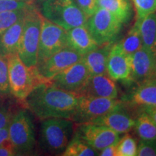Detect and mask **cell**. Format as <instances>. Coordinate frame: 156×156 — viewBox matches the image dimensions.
I'll return each mask as SVG.
<instances>
[{
  "instance_id": "obj_11",
  "label": "cell",
  "mask_w": 156,
  "mask_h": 156,
  "mask_svg": "<svg viewBox=\"0 0 156 156\" xmlns=\"http://www.w3.org/2000/svg\"><path fill=\"white\" fill-rule=\"evenodd\" d=\"M76 134L97 151L116 144L120 140V134L114 130L105 126L90 123L79 124Z\"/></svg>"
},
{
  "instance_id": "obj_15",
  "label": "cell",
  "mask_w": 156,
  "mask_h": 156,
  "mask_svg": "<svg viewBox=\"0 0 156 156\" xmlns=\"http://www.w3.org/2000/svg\"><path fill=\"white\" fill-rule=\"evenodd\" d=\"M78 95L116 99L118 88L114 80L106 74L90 75Z\"/></svg>"
},
{
  "instance_id": "obj_25",
  "label": "cell",
  "mask_w": 156,
  "mask_h": 156,
  "mask_svg": "<svg viewBox=\"0 0 156 156\" xmlns=\"http://www.w3.org/2000/svg\"><path fill=\"white\" fill-rule=\"evenodd\" d=\"M124 51L129 55H132L142 47L141 34L140 31V23L135 21L133 27L130 29L126 36L119 42Z\"/></svg>"
},
{
  "instance_id": "obj_1",
  "label": "cell",
  "mask_w": 156,
  "mask_h": 156,
  "mask_svg": "<svg viewBox=\"0 0 156 156\" xmlns=\"http://www.w3.org/2000/svg\"><path fill=\"white\" fill-rule=\"evenodd\" d=\"M79 97L77 93L59 88L50 81L36 86L23 101L26 108L40 119H71Z\"/></svg>"
},
{
  "instance_id": "obj_29",
  "label": "cell",
  "mask_w": 156,
  "mask_h": 156,
  "mask_svg": "<svg viewBox=\"0 0 156 156\" xmlns=\"http://www.w3.org/2000/svg\"><path fill=\"white\" fill-rule=\"evenodd\" d=\"M136 10V22L156 12V0H132Z\"/></svg>"
},
{
  "instance_id": "obj_8",
  "label": "cell",
  "mask_w": 156,
  "mask_h": 156,
  "mask_svg": "<svg viewBox=\"0 0 156 156\" xmlns=\"http://www.w3.org/2000/svg\"><path fill=\"white\" fill-rule=\"evenodd\" d=\"M86 25L99 46L113 44L122 28V23L114 15L101 7L88 17Z\"/></svg>"
},
{
  "instance_id": "obj_20",
  "label": "cell",
  "mask_w": 156,
  "mask_h": 156,
  "mask_svg": "<svg viewBox=\"0 0 156 156\" xmlns=\"http://www.w3.org/2000/svg\"><path fill=\"white\" fill-rule=\"evenodd\" d=\"M112 44L98 46L95 50L83 56V61L85 64L90 75L106 74L107 60Z\"/></svg>"
},
{
  "instance_id": "obj_23",
  "label": "cell",
  "mask_w": 156,
  "mask_h": 156,
  "mask_svg": "<svg viewBox=\"0 0 156 156\" xmlns=\"http://www.w3.org/2000/svg\"><path fill=\"white\" fill-rule=\"evenodd\" d=\"M134 127L142 140L156 139V124L144 111L140 110Z\"/></svg>"
},
{
  "instance_id": "obj_34",
  "label": "cell",
  "mask_w": 156,
  "mask_h": 156,
  "mask_svg": "<svg viewBox=\"0 0 156 156\" xmlns=\"http://www.w3.org/2000/svg\"><path fill=\"white\" fill-rule=\"evenodd\" d=\"M15 155L14 148L10 141L7 140L0 145V156H12Z\"/></svg>"
},
{
  "instance_id": "obj_32",
  "label": "cell",
  "mask_w": 156,
  "mask_h": 156,
  "mask_svg": "<svg viewBox=\"0 0 156 156\" xmlns=\"http://www.w3.org/2000/svg\"><path fill=\"white\" fill-rule=\"evenodd\" d=\"M34 5H35L33 3H28L17 0H0V12L28 8Z\"/></svg>"
},
{
  "instance_id": "obj_9",
  "label": "cell",
  "mask_w": 156,
  "mask_h": 156,
  "mask_svg": "<svg viewBox=\"0 0 156 156\" xmlns=\"http://www.w3.org/2000/svg\"><path fill=\"white\" fill-rule=\"evenodd\" d=\"M67 46V30L42 17L37 64Z\"/></svg>"
},
{
  "instance_id": "obj_4",
  "label": "cell",
  "mask_w": 156,
  "mask_h": 156,
  "mask_svg": "<svg viewBox=\"0 0 156 156\" xmlns=\"http://www.w3.org/2000/svg\"><path fill=\"white\" fill-rule=\"evenodd\" d=\"M42 17L35 5L29 9L25 16L24 27L19 43L17 55L28 67H36L38 62Z\"/></svg>"
},
{
  "instance_id": "obj_19",
  "label": "cell",
  "mask_w": 156,
  "mask_h": 156,
  "mask_svg": "<svg viewBox=\"0 0 156 156\" xmlns=\"http://www.w3.org/2000/svg\"><path fill=\"white\" fill-rule=\"evenodd\" d=\"M24 20L25 17L0 34V56L7 58L17 54L24 27Z\"/></svg>"
},
{
  "instance_id": "obj_26",
  "label": "cell",
  "mask_w": 156,
  "mask_h": 156,
  "mask_svg": "<svg viewBox=\"0 0 156 156\" xmlns=\"http://www.w3.org/2000/svg\"><path fill=\"white\" fill-rule=\"evenodd\" d=\"M32 6V7H34ZM25 9H16V10L5 11L0 12V34L14 25L15 23L23 18L31 7Z\"/></svg>"
},
{
  "instance_id": "obj_13",
  "label": "cell",
  "mask_w": 156,
  "mask_h": 156,
  "mask_svg": "<svg viewBox=\"0 0 156 156\" xmlns=\"http://www.w3.org/2000/svg\"><path fill=\"white\" fill-rule=\"evenodd\" d=\"M106 73L113 80L130 83L131 56L118 43L113 44L107 60Z\"/></svg>"
},
{
  "instance_id": "obj_2",
  "label": "cell",
  "mask_w": 156,
  "mask_h": 156,
  "mask_svg": "<svg viewBox=\"0 0 156 156\" xmlns=\"http://www.w3.org/2000/svg\"><path fill=\"white\" fill-rule=\"evenodd\" d=\"M6 58L8 64L9 91L15 98L24 101L36 86L50 82L38 73L36 66L27 67L17 54Z\"/></svg>"
},
{
  "instance_id": "obj_6",
  "label": "cell",
  "mask_w": 156,
  "mask_h": 156,
  "mask_svg": "<svg viewBox=\"0 0 156 156\" xmlns=\"http://www.w3.org/2000/svg\"><path fill=\"white\" fill-rule=\"evenodd\" d=\"M9 140L16 155L33 153L36 146V135L32 119L25 109L15 111L8 126Z\"/></svg>"
},
{
  "instance_id": "obj_30",
  "label": "cell",
  "mask_w": 156,
  "mask_h": 156,
  "mask_svg": "<svg viewBox=\"0 0 156 156\" xmlns=\"http://www.w3.org/2000/svg\"><path fill=\"white\" fill-rule=\"evenodd\" d=\"M0 93L9 94L8 64L7 58L0 56Z\"/></svg>"
},
{
  "instance_id": "obj_36",
  "label": "cell",
  "mask_w": 156,
  "mask_h": 156,
  "mask_svg": "<svg viewBox=\"0 0 156 156\" xmlns=\"http://www.w3.org/2000/svg\"><path fill=\"white\" fill-rule=\"evenodd\" d=\"M140 110L144 111L145 113H147L152 119L154 121V122L156 124V106L155 107H145V108H140Z\"/></svg>"
},
{
  "instance_id": "obj_39",
  "label": "cell",
  "mask_w": 156,
  "mask_h": 156,
  "mask_svg": "<svg viewBox=\"0 0 156 156\" xmlns=\"http://www.w3.org/2000/svg\"><path fill=\"white\" fill-rule=\"evenodd\" d=\"M34 2H37V3H40V4H41L43 2H44L45 0H34Z\"/></svg>"
},
{
  "instance_id": "obj_12",
  "label": "cell",
  "mask_w": 156,
  "mask_h": 156,
  "mask_svg": "<svg viewBox=\"0 0 156 156\" xmlns=\"http://www.w3.org/2000/svg\"><path fill=\"white\" fill-rule=\"evenodd\" d=\"M90 75L83 61L76 62L51 80V82L59 88L78 94Z\"/></svg>"
},
{
  "instance_id": "obj_22",
  "label": "cell",
  "mask_w": 156,
  "mask_h": 156,
  "mask_svg": "<svg viewBox=\"0 0 156 156\" xmlns=\"http://www.w3.org/2000/svg\"><path fill=\"white\" fill-rule=\"evenodd\" d=\"M98 7L106 9L122 24L126 23L132 16V7L129 0H96Z\"/></svg>"
},
{
  "instance_id": "obj_14",
  "label": "cell",
  "mask_w": 156,
  "mask_h": 156,
  "mask_svg": "<svg viewBox=\"0 0 156 156\" xmlns=\"http://www.w3.org/2000/svg\"><path fill=\"white\" fill-rule=\"evenodd\" d=\"M156 59L145 48L142 47L131 55L130 81L136 85L153 77Z\"/></svg>"
},
{
  "instance_id": "obj_31",
  "label": "cell",
  "mask_w": 156,
  "mask_h": 156,
  "mask_svg": "<svg viewBox=\"0 0 156 156\" xmlns=\"http://www.w3.org/2000/svg\"><path fill=\"white\" fill-rule=\"evenodd\" d=\"M138 156H156V139L142 140L137 145Z\"/></svg>"
},
{
  "instance_id": "obj_10",
  "label": "cell",
  "mask_w": 156,
  "mask_h": 156,
  "mask_svg": "<svg viewBox=\"0 0 156 156\" xmlns=\"http://www.w3.org/2000/svg\"><path fill=\"white\" fill-rule=\"evenodd\" d=\"M83 56L73 48L67 46L44 61L37 64L36 67L38 73L44 79L51 81L52 78L66 68L80 61Z\"/></svg>"
},
{
  "instance_id": "obj_33",
  "label": "cell",
  "mask_w": 156,
  "mask_h": 156,
  "mask_svg": "<svg viewBox=\"0 0 156 156\" xmlns=\"http://www.w3.org/2000/svg\"><path fill=\"white\" fill-rule=\"evenodd\" d=\"M75 2L87 17L91 16L98 8L96 0H75Z\"/></svg>"
},
{
  "instance_id": "obj_40",
  "label": "cell",
  "mask_w": 156,
  "mask_h": 156,
  "mask_svg": "<svg viewBox=\"0 0 156 156\" xmlns=\"http://www.w3.org/2000/svg\"><path fill=\"white\" fill-rule=\"evenodd\" d=\"M152 78H155L156 79V67H155V72H154V75H153V77Z\"/></svg>"
},
{
  "instance_id": "obj_27",
  "label": "cell",
  "mask_w": 156,
  "mask_h": 156,
  "mask_svg": "<svg viewBox=\"0 0 156 156\" xmlns=\"http://www.w3.org/2000/svg\"><path fill=\"white\" fill-rule=\"evenodd\" d=\"M13 110V101L9 94L0 93V129L8 127Z\"/></svg>"
},
{
  "instance_id": "obj_18",
  "label": "cell",
  "mask_w": 156,
  "mask_h": 156,
  "mask_svg": "<svg viewBox=\"0 0 156 156\" xmlns=\"http://www.w3.org/2000/svg\"><path fill=\"white\" fill-rule=\"evenodd\" d=\"M67 45L82 56L99 46L90 34L87 25L75 27L67 30Z\"/></svg>"
},
{
  "instance_id": "obj_21",
  "label": "cell",
  "mask_w": 156,
  "mask_h": 156,
  "mask_svg": "<svg viewBox=\"0 0 156 156\" xmlns=\"http://www.w3.org/2000/svg\"><path fill=\"white\" fill-rule=\"evenodd\" d=\"M142 47L156 59V12L145 17L140 23Z\"/></svg>"
},
{
  "instance_id": "obj_3",
  "label": "cell",
  "mask_w": 156,
  "mask_h": 156,
  "mask_svg": "<svg viewBox=\"0 0 156 156\" xmlns=\"http://www.w3.org/2000/svg\"><path fill=\"white\" fill-rule=\"evenodd\" d=\"M74 122L69 119L48 118L43 120L39 145L50 153H63L73 135Z\"/></svg>"
},
{
  "instance_id": "obj_35",
  "label": "cell",
  "mask_w": 156,
  "mask_h": 156,
  "mask_svg": "<svg viewBox=\"0 0 156 156\" xmlns=\"http://www.w3.org/2000/svg\"><path fill=\"white\" fill-rule=\"evenodd\" d=\"M98 153L101 156H117V143L103 148Z\"/></svg>"
},
{
  "instance_id": "obj_37",
  "label": "cell",
  "mask_w": 156,
  "mask_h": 156,
  "mask_svg": "<svg viewBox=\"0 0 156 156\" xmlns=\"http://www.w3.org/2000/svg\"><path fill=\"white\" fill-rule=\"evenodd\" d=\"M9 140L8 127L0 129V145Z\"/></svg>"
},
{
  "instance_id": "obj_17",
  "label": "cell",
  "mask_w": 156,
  "mask_h": 156,
  "mask_svg": "<svg viewBox=\"0 0 156 156\" xmlns=\"http://www.w3.org/2000/svg\"><path fill=\"white\" fill-rule=\"evenodd\" d=\"M135 89L126 97V102L140 107L156 106V79L151 78L136 85Z\"/></svg>"
},
{
  "instance_id": "obj_7",
  "label": "cell",
  "mask_w": 156,
  "mask_h": 156,
  "mask_svg": "<svg viewBox=\"0 0 156 156\" xmlns=\"http://www.w3.org/2000/svg\"><path fill=\"white\" fill-rule=\"evenodd\" d=\"M123 107V101L108 98L80 95L71 120L77 124L88 123L98 117Z\"/></svg>"
},
{
  "instance_id": "obj_5",
  "label": "cell",
  "mask_w": 156,
  "mask_h": 156,
  "mask_svg": "<svg viewBox=\"0 0 156 156\" xmlns=\"http://www.w3.org/2000/svg\"><path fill=\"white\" fill-rule=\"evenodd\" d=\"M41 15L67 30L86 25L88 19L75 0H45L41 3Z\"/></svg>"
},
{
  "instance_id": "obj_28",
  "label": "cell",
  "mask_w": 156,
  "mask_h": 156,
  "mask_svg": "<svg viewBox=\"0 0 156 156\" xmlns=\"http://www.w3.org/2000/svg\"><path fill=\"white\" fill-rule=\"evenodd\" d=\"M137 144L130 134H126L117 142V156H135Z\"/></svg>"
},
{
  "instance_id": "obj_24",
  "label": "cell",
  "mask_w": 156,
  "mask_h": 156,
  "mask_svg": "<svg viewBox=\"0 0 156 156\" xmlns=\"http://www.w3.org/2000/svg\"><path fill=\"white\" fill-rule=\"evenodd\" d=\"M97 150L90 146L75 134L65 148L62 155L64 156H95L98 155Z\"/></svg>"
},
{
  "instance_id": "obj_16",
  "label": "cell",
  "mask_w": 156,
  "mask_h": 156,
  "mask_svg": "<svg viewBox=\"0 0 156 156\" xmlns=\"http://www.w3.org/2000/svg\"><path fill=\"white\" fill-rule=\"evenodd\" d=\"M88 123L105 126L121 134L129 132L134 127L135 119H133L123 107L98 117Z\"/></svg>"
},
{
  "instance_id": "obj_38",
  "label": "cell",
  "mask_w": 156,
  "mask_h": 156,
  "mask_svg": "<svg viewBox=\"0 0 156 156\" xmlns=\"http://www.w3.org/2000/svg\"><path fill=\"white\" fill-rule=\"evenodd\" d=\"M17 1L25 2H28V3H33V4H34V3H35L34 0H17Z\"/></svg>"
}]
</instances>
